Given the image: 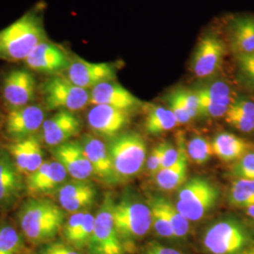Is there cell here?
Returning <instances> with one entry per match:
<instances>
[{
  "label": "cell",
  "instance_id": "cell-1",
  "mask_svg": "<svg viewBox=\"0 0 254 254\" xmlns=\"http://www.w3.org/2000/svg\"><path fill=\"white\" fill-rule=\"evenodd\" d=\"M64 210L46 199L33 198L20 209L19 226L24 236L33 244L46 243L64 225Z\"/></svg>",
  "mask_w": 254,
  "mask_h": 254
},
{
  "label": "cell",
  "instance_id": "cell-2",
  "mask_svg": "<svg viewBox=\"0 0 254 254\" xmlns=\"http://www.w3.org/2000/svg\"><path fill=\"white\" fill-rule=\"evenodd\" d=\"M46 40L42 19L36 13L27 12L0 30V60L25 62L34 48Z\"/></svg>",
  "mask_w": 254,
  "mask_h": 254
},
{
  "label": "cell",
  "instance_id": "cell-3",
  "mask_svg": "<svg viewBox=\"0 0 254 254\" xmlns=\"http://www.w3.org/2000/svg\"><path fill=\"white\" fill-rule=\"evenodd\" d=\"M108 149L117 181L135 177L147 159L145 141L134 132L120 133L112 137Z\"/></svg>",
  "mask_w": 254,
  "mask_h": 254
},
{
  "label": "cell",
  "instance_id": "cell-4",
  "mask_svg": "<svg viewBox=\"0 0 254 254\" xmlns=\"http://www.w3.org/2000/svg\"><path fill=\"white\" fill-rule=\"evenodd\" d=\"M218 197L219 191L212 183L194 177L182 186L175 206L190 222L199 221L217 204Z\"/></svg>",
  "mask_w": 254,
  "mask_h": 254
},
{
  "label": "cell",
  "instance_id": "cell-5",
  "mask_svg": "<svg viewBox=\"0 0 254 254\" xmlns=\"http://www.w3.org/2000/svg\"><path fill=\"white\" fill-rule=\"evenodd\" d=\"M41 91L46 108L52 110L78 111L89 105L91 100V91L58 74L44 82Z\"/></svg>",
  "mask_w": 254,
  "mask_h": 254
},
{
  "label": "cell",
  "instance_id": "cell-6",
  "mask_svg": "<svg viewBox=\"0 0 254 254\" xmlns=\"http://www.w3.org/2000/svg\"><path fill=\"white\" fill-rule=\"evenodd\" d=\"M113 218L119 236L125 239L142 237L152 227L150 206L138 200L125 199L115 203Z\"/></svg>",
  "mask_w": 254,
  "mask_h": 254
},
{
  "label": "cell",
  "instance_id": "cell-7",
  "mask_svg": "<svg viewBox=\"0 0 254 254\" xmlns=\"http://www.w3.org/2000/svg\"><path fill=\"white\" fill-rule=\"evenodd\" d=\"M250 236L235 219H224L213 224L203 237V245L212 254H236L245 250Z\"/></svg>",
  "mask_w": 254,
  "mask_h": 254
},
{
  "label": "cell",
  "instance_id": "cell-8",
  "mask_svg": "<svg viewBox=\"0 0 254 254\" xmlns=\"http://www.w3.org/2000/svg\"><path fill=\"white\" fill-rule=\"evenodd\" d=\"M114 202L106 196L94 219V227L89 242L92 254H123L124 250L113 218Z\"/></svg>",
  "mask_w": 254,
  "mask_h": 254
},
{
  "label": "cell",
  "instance_id": "cell-9",
  "mask_svg": "<svg viewBox=\"0 0 254 254\" xmlns=\"http://www.w3.org/2000/svg\"><path fill=\"white\" fill-rule=\"evenodd\" d=\"M226 52V43L217 34L201 37L192 55V72L199 78L214 75L220 69Z\"/></svg>",
  "mask_w": 254,
  "mask_h": 254
},
{
  "label": "cell",
  "instance_id": "cell-10",
  "mask_svg": "<svg viewBox=\"0 0 254 254\" xmlns=\"http://www.w3.org/2000/svg\"><path fill=\"white\" fill-rule=\"evenodd\" d=\"M46 114L43 108L37 105H27L11 109L6 119L5 132L10 139L16 141L35 136L42 129Z\"/></svg>",
  "mask_w": 254,
  "mask_h": 254
},
{
  "label": "cell",
  "instance_id": "cell-11",
  "mask_svg": "<svg viewBox=\"0 0 254 254\" xmlns=\"http://www.w3.org/2000/svg\"><path fill=\"white\" fill-rule=\"evenodd\" d=\"M67 78L83 89L90 90L106 81L116 78V67L108 63L94 64L74 57L67 69Z\"/></svg>",
  "mask_w": 254,
  "mask_h": 254
},
{
  "label": "cell",
  "instance_id": "cell-12",
  "mask_svg": "<svg viewBox=\"0 0 254 254\" xmlns=\"http://www.w3.org/2000/svg\"><path fill=\"white\" fill-rule=\"evenodd\" d=\"M199 99V115L206 118L224 117L236 98L227 82L217 80L194 90Z\"/></svg>",
  "mask_w": 254,
  "mask_h": 254
},
{
  "label": "cell",
  "instance_id": "cell-13",
  "mask_svg": "<svg viewBox=\"0 0 254 254\" xmlns=\"http://www.w3.org/2000/svg\"><path fill=\"white\" fill-rule=\"evenodd\" d=\"M68 173L57 160H46L40 168L26 177V191L37 198L59 190L66 183Z\"/></svg>",
  "mask_w": 254,
  "mask_h": 254
},
{
  "label": "cell",
  "instance_id": "cell-14",
  "mask_svg": "<svg viewBox=\"0 0 254 254\" xmlns=\"http://www.w3.org/2000/svg\"><path fill=\"white\" fill-rule=\"evenodd\" d=\"M36 91L35 77L25 69H15L7 73L2 82V95L11 109L29 105Z\"/></svg>",
  "mask_w": 254,
  "mask_h": 254
},
{
  "label": "cell",
  "instance_id": "cell-15",
  "mask_svg": "<svg viewBox=\"0 0 254 254\" xmlns=\"http://www.w3.org/2000/svg\"><path fill=\"white\" fill-rule=\"evenodd\" d=\"M25 63L33 71L55 75L67 71L71 59L60 46L46 40L34 48Z\"/></svg>",
  "mask_w": 254,
  "mask_h": 254
},
{
  "label": "cell",
  "instance_id": "cell-16",
  "mask_svg": "<svg viewBox=\"0 0 254 254\" xmlns=\"http://www.w3.org/2000/svg\"><path fill=\"white\" fill-rule=\"evenodd\" d=\"M26 190V183L7 149L0 150V207L9 208Z\"/></svg>",
  "mask_w": 254,
  "mask_h": 254
},
{
  "label": "cell",
  "instance_id": "cell-17",
  "mask_svg": "<svg viewBox=\"0 0 254 254\" xmlns=\"http://www.w3.org/2000/svg\"><path fill=\"white\" fill-rule=\"evenodd\" d=\"M80 120L73 112L59 110L53 116L46 119L41 130L46 145L55 148L69 141L80 132Z\"/></svg>",
  "mask_w": 254,
  "mask_h": 254
},
{
  "label": "cell",
  "instance_id": "cell-18",
  "mask_svg": "<svg viewBox=\"0 0 254 254\" xmlns=\"http://www.w3.org/2000/svg\"><path fill=\"white\" fill-rule=\"evenodd\" d=\"M87 121L89 127L95 134L112 138L127 127L129 122V113L127 110L113 107L96 105L90 109Z\"/></svg>",
  "mask_w": 254,
  "mask_h": 254
},
{
  "label": "cell",
  "instance_id": "cell-19",
  "mask_svg": "<svg viewBox=\"0 0 254 254\" xmlns=\"http://www.w3.org/2000/svg\"><path fill=\"white\" fill-rule=\"evenodd\" d=\"M55 160L62 164L73 180H88L93 175L81 142L69 140L52 149Z\"/></svg>",
  "mask_w": 254,
  "mask_h": 254
},
{
  "label": "cell",
  "instance_id": "cell-20",
  "mask_svg": "<svg viewBox=\"0 0 254 254\" xmlns=\"http://www.w3.org/2000/svg\"><path fill=\"white\" fill-rule=\"evenodd\" d=\"M97 191L93 184L87 180H73L65 183L57 191L59 204L64 211L76 213L93 204Z\"/></svg>",
  "mask_w": 254,
  "mask_h": 254
},
{
  "label": "cell",
  "instance_id": "cell-21",
  "mask_svg": "<svg viewBox=\"0 0 254 254\" xmlns=\"http://www.w3.org/2000/svg\"><path fill=\"white\" fill-rule=\"evenodd\" d=\"M90 104L105 105L129 111L141 105L140 100L118 82L106 81L91 90Z\"/></svg>",
  "mask_w": 254,
  "mask_h": 254
},
{
  "label": "cell",
  "instance_id": "cell-22",
  "mask_svg": "<svg viewBox=\"0 0 254 254\" xmlns=\"http://www.w3.org/2000/svg\"><path fill=\"white\" fill-rule=\"evenodd\" d=\"M7 150L19 172L25 177L34 173L45 162L42 144L35 136L13 141Z\"/></svg>",
  "mask_w": 254,
  "mask_h": 254
},
{
  "label": "cell",
  "instance_id": "cell-23",
  "mask_svg": "<svg viewBox=\"0 0 254 254\" xmlns=\"http://www.w3.org/2000/svg\"><path fill=\"white\" fill-rule=\"evenodd\" d=\"M228 45L236 57L254 54V15H238L227 27Z\"/></svg>",
  "mask_w": 254,
  "mask_h": 254
},
{
  "label": "cell",
  "instance_id": "cell-24",
  "mask_svg": "<svg viewBox=\"0 0 254 254\" xmlns=\"http://www.w3.org/2000/svg\"><path fill=\"white\" fill-rule=\"evenodd\" d=\"M80 142L91 163L93 175L110 184L117 182L108 146L99 138L91 135H85Z\"/></svg>",
  "mask_w": 254,
  "mask_h": 254
},
{
  "label": "cell",
  "instance_id": "cell-25",
  "mask_svg": "<svg viewBox=\"0 0 254 254\" xmlns=\"http://www.w3.org/2000/svg\"><path fill=\"white\" fill-rule=\"evenodd\" d=\"M178 149L179 158L175 164L170 168L160 170L155 175V184L162 190H175L187 182L189 156L184 143H179Z\"/></svg>",
  "mask_w": 254,
  "mask_h": 254
},
{
  "label": "cell",
  "instance_id": "cell-26",
  "mask_svg": "<svg viewBox=\"0 0 254 254\" xmlns=\"http://www.w3.org/2000/svg\"><path fill=\"white\" fill-rule=\"evenodd\" d=\"M212 147L214 154L224 162H236L251 149L245 139L228 132L217 135L212 141Z\"/></svg>",
  "mask_w": 254,
  "mask_h": 254
},
{
  "label": "cell",
  "instance_id": "cell-27",
  "mask_svg": "<svg viewBox=\"0 0 254 254\" xmlns=\"http://www.w3.org/2000/svg\"><path fill=\"white\" fill-rule=\"evenodd\" d=\"M229 126L243 133L254 131V102L246 97H236L224 116Z\"/></svg>",
  "mask_w": 254,
  "mask_h": 254
},
{
  "label": "cell",
  "instance_id": "cell-28",
  "mask_svg": "<svg viewBox=\"0 0 254 254\" xmlns=\"http://www.w3.org/2000/svg\"><path fill=\"white\" fill-rule=\"evenodd\" d=\"M177 125L173 112L168 108L154 106L148 110L145 118V129L149 134H162L172 130Z\"/></svg>",
  "mask_w": 254,
  "mask_h": 254
},
{
  "label": "cell",
  "instance_id": "cell-29",
  "mask_svg": "<svg viewBox=\"0 0 254 254\" xmlns=\"http://www.w3.org/2000/svg\"><path fill=\"white\" fill-rule=\"evenodd\" d=\"M229 202L236 208L246 209L254 205V181L236 179L229 192Z\"/></svg>",
  "mask_w": 254,
  "mask_h": 254
},
{
  "label": "cell",
  "instance_id": "cell-30",
  "mask_svg": "<svg viewBox=\"0 0 254 254\" xmlns=\"http://www.w3.org/2000/svg\"><path fill=\"white\" fill-rule=\"evenodd\" d=\"M173 228L174 237H185L190 231V221L185 218L172 201L163 198H155Z\"/></svg>",
  "mask_w": 254,
  "mask_h": 254
},
{
  "label": "cell",
  "instance_id": "cell-31",
  "mask_svg": "<svg viewBox=\"0 0 254 254\" xmlns=\"http://www.w3.org/2000/svg\"><path fill=\"white\" fill-rule=\"evenodd\" d=\"M23 249V240L18 231L9 225H0V254H19Z\"/></svg>",
  "mask_w": 254,
  "mask_h": 254
},
{
  "label": "cell",
  "instance_id": "cell-32",
  "mask_svg": "<svg viewBox=\"0 0 254 254\" xmlns=\"http://www.w3.org/2000/svg\"><path fill=\"white\" fill-rule=\"evenodd\" d=\"M187 154L194 163L205 164L214 154L212 142L205 137L195 136L188 143Z\"/></svg>",
  "mask_w": 254,
  "mask_h": 254
},
{
  "label": "cell",
  "instance_id": "cell-33",
  "mask_svg": "<svg viewBox=\"0 0 254 254\" xmlns=\"http://www.w3.org/2000/svg\"><path fill=\"white\" fill-rule=\"evenodd\" d=\"M237 77L249 91L254 92V54L236 57Z\"/></svg>",
  "mask_w": 254,
  "mask_h": 254
},
{
  "label": "cell",
  "instance_id": "cell-34",
  "mask_svg": "<svg viewBox=\"0 0 254 254\" xmlns=\"http://www.w3.org/2000/svg\"><path fill=\"white\" fill-rule=\"evenodd\" d=\"M149 206L152 213V225L158 236L162 237H173V228L170 221L166 217L163 210L155 198H153L149 202Z\"/></svg>",
  "mask_w": 254,
  "mask_h": 254
},
{
  "label": "cell",
  "instance_id": "cell-35",
  "mask_svg": "<svg viewBox=\"0 0 254 254\" xmlns=\"http://www.w3.org/2000/svg\"><path fill=\"white\" fill-rule=\"evenodd\" d=\"M231 174L236 179H247L254 181V152H248L235 162Z\"/></svg>",
  "mask_w": 254,
  "mask_h": 254
},
{
  "label": "cell",
  "instance_id": "cell-36",
  "mask_svg": "<svg viewBox=\"0 0 254 254\" xmlns=\"http://www.w3.org/2000/svg\"><path fill=\"white\" fill-rule=\"evenodd\" d=\"M94 219L95 216H93L91 213L86 212L80 227L69 243L76 248H82L85 245H88L93 232Z\"/></svg>",
  "mask_w": 254,
  "mask_h": 254
},
{
  "label": "cell",
  "instance_id": "cell-37",
  "mask_svg": "<svg viewBox=\"0 0 254 254\" xmlns=\"http://www.w3.org/2000/svg\"><path fill=\"white\" fill-rule=\"evenodd\" d=\"M174 92L190 113L191 119L199 116V99L195 91L180 88L174 90Z\"/></svg>",
  "mask_w": 254,
  "mask_h": 254
},
{
  "label": "cell",
  "instance_id": "cell-38",
  "mask_svg": "<svg viewBox=\"0 0 254 254\" xmlns=\"http://www.w3.org/2000/svg\"><path fill=\"white\" fill-rule=\"evenodd\" d=\"M167 103H168V107H169L168 109L173 112L178 125H186L192 120L190 113L184 107V105L182 104L180 99L177 97L174 91H172L167 96Z\"/></svg>",
  "mask_w": 254,
  "mask_h": 254
},
{
  "label": "cell",
  "instance_id": "cell-39",
  "mask_svg": "<svg viewBox=\"0 0 254 254\" xmlns=\"http://www.w3.org/2000/svg\"><path fill=\"white\" fill-rule=\"evenodd\" d=\"M85 214H86V211L73 213V215L66 221V223L63 227L64 228V236L66 241L70 242L73 236L76 234V232L78 231V229L82 224Z\"/></svg>",
  "mask_w": 254,
  "mask_h": 254
},
{
  "label": "cell",
  "instance_id": "cell-40",
  "mask_svg": "<svg viewBox=\"0 0 254 254\" xmlns=\"http://www.w3.org/2000/svg\"><path fill=\"white\" fill-rule=\"evenodd\" d=\"M163 154V143L154 147L149 157L146 159V168L150 175L155 176L161 170V160Z\"/></svg>",
  "mask_w": 254,
  "mask_h": 254
},
{
  "label": "cell",
  "instance_id": "cell-41",
  "mask_svg": "<svg viewBox=\"0 0 254 254\" xmlns=\"http://www.w3.org/2000/svg\"><path fill=\"white\" fill-rule=\"evenodd\" d=\"M179 158V149L172 144L163 142V154L161 160V170L172 167Z\"/></svg>",
  "mask_w": 254,
  "mask_h": 254
},
{
  "label": "cell",
  "instance_id": "cell-42",
  "mask_svg": "<svg viewBox=\"0 0 254 254\" xmlns=\"http://www.w3.org/2000/svg\"><path fill=\"white\" fill-rule=\"evenodd\" d=\"M41 254H79L73 248L62 242L50 243L42 249Z\"/></svg>",
  "mask_w": 254,
  "mask_h": 254
},
{
  "label": "cell",
  "instance_id": "cell-43",
  "mask_svg": "<svg viewBox=\"0 0 254 254\" xmlns=\"http://www.w3.org/2000/svg\"><path fill=\"white\" fill-rule=\"evenodd\" d=\"M145 254H184L172 249V248H168V247H164V246L158 245V244H154L151 245L146 251Z\"/></svg>",
  "mask_w": 254,
  "mask_h": 254
},
{
  "label": "cell",
  "instance_id": "cell-44",
  "mask_svg": "<svg viewBox=\"0 0 254 254\" xmlns=\"http://www.w3.org/2000/svg\"><path fill=\"white\" fill-rule=\"evenodd\" d=\"M245 213L246 215H247V216L250 218V219L254 223V205L246 208Z\"/></svg>",
  "mask_w": 254,
  "mask_h": 254
},
{
  "label": "cell",
  "instance_id": "cell-45",
  "mask_svg": "<svg viewBox=\"0 0 254 254\" xmlns=\"http://www.w3.org/2000/svg\"><path fill=\"white\" fill-rule=\"evenodd\" d=\"M236 254H254V247H250V248H247L245 250L241 251L240 253Z\"/></svg>",
  "mask_w": 254,
  "mask_h": 254
}]
</instances>
